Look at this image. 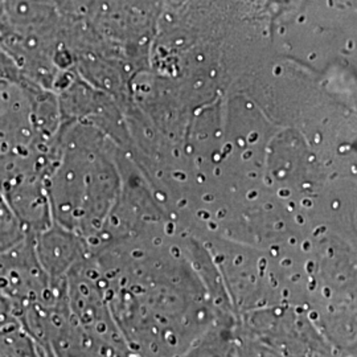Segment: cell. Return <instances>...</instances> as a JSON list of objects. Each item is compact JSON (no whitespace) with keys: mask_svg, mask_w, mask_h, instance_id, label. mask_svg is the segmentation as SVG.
<instances>
[{"mask_svg":"<svg viewBox=\"0 0 357 357\" xmlns=\"http://www.w3.org/2000/svg\"><path fill=\"white\" fill-rule=\"evenodd\" d=\"M0 81L26 82L13 57L0 47Z\"/></svg>","mask_w":357,"mask_h":357,"instance_id":"5","label":"cell"},{"mask_svg":"<svg viewBox=\"0 0 357 357\" xmlns=\"http://www.w3.org/2000/svg\"><path fill=\"white\" fill-rule=\"evenodd\" d=\"M13 33V29L8 24L7 19H6V15L3 13V8H1V3H0V47L1 44L7 40V38L11 36Z\"/></svg>","mask_w":357,"mask_h":357,"instance_id":"6","label":"cell"},{"mask_svg":"<svg viewBox=\"0 0 357 357\" xmlns=\"http://www.w3.org/2000/svg\"><path fill=\"white\" fill-rule=\"evenodd\" d=\"M3 13L13 33H48L53 26L50 0H0Z\"/></svg>","mask_w":357,"mask_h":357,"instance_id":"3","label":"cell"},{"mask_svg":"<svg viewBox=\"0 0 357 357\" xmlns=\"http://www.w3.org/2000/svg\"><path fill=\"white\" fill-rule=\"evenodd\" d=\"M26 233L0 191V253L26 238Z\"/></svg>","mask_w":357,"mask_h":357,"instance_id":"4","label":"cell"},{"mask_svg":"<svg viewBox=\"0 0 357 357\" xmlns=\"http://www.w3.org/2000/svg\"><path fill=\"white\" fill-rule=\"evenodd\" d=\"M31 82L0 81V155L35 146Z\"/></svg>","mask_w":357,"mask_h":357,"instance_id":"1","label":"cell"},{"mask_svg":"<svg viewBox=\"0 0 357 357\" xmlns=\"http://www.w3.org/2000/svg\"><path fill=\"white\" fill-rule=\"evenodd\" d=\"M13 215L26 236H38L52 225L51 204L47 178L31 175L0 187Z\"/></svg>","mask_w":357,"mask_h":357,"instance_id":"2","label":"cell"}]
</instances>
